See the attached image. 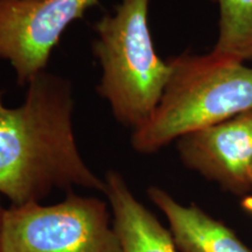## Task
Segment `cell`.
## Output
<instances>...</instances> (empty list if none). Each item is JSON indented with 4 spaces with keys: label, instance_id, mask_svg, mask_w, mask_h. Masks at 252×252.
<instances>
[{
    "label": "cell",
    "instance_id": "12",
    "mask_svg": "<svg viewBox=\"0 0 252 252\" xmlns=\"http://www.w3.org/2000/svg\"><path fill=\"white\" fill-rule=\"evenodd\" d=\"M250 184H251V189H252V165H251V171H250Z\"/></svg>",
    "mask_w": 252,
    "mask_h": 252
},
{
    "label": "cell",
    "instance_id": "2",
    "mask_svg": "<svg viewBox=\"0 0 252 252\" xmlns=\"http://www.w3.org/2000/svg\"><path fill=\"white\" fill-rule=\"evenodd\" d=\"M171 76L149 121L131 132L135 152L153 154L173 141L252 110V67L214 52L168 60Z\"/></svg>",
    "mask_w": 252,
    "mask_h": 252
},
{
    "label": "cell",
    "instance_id": "6",
    "mask_svg": "<svg viewBox=\"0 0 252 252\" xmlns=\"http://www.w3.org/2000/svg\"><path fill=\"white\" fill-rule=\"evenodd\" d=\"M182 163L235 195L251 190L252 110L176 141Z\"/></svg>",
    "mask_w": 252,
    "mask_h": 252
},
{
    "label": "cell",
    "instance_id": "9",
    "mask_svg": "<svg viewBox=\"0 0 252 252\" xmlns=\"http://www.w3.org/2000/svg\"><path fill=\"white\" fill-rule=\"evenodd\" d=\"M219 8V35L212 52L244 63L252 60V0H210Z\"/></svg>",
    "mask_w": 252,
    "mask_h": 252
},
{
    "label": "cell",
    "instance_id": "4",
    "mask_svg": "<svg viewBox=\"0 0 252 252\" xmlns=\"http://www.w3.org/2000/svg\"><path fill=\"white\" fill-rule=\"evenodd\" d=\"M1 252H122L104 201L69 191L53 206L5 209Z\"/></svg>",
    "mask_w": 252,
    "mask_h": 252
},
{
    "label": "cell",
    "instance_id": "8",
    "mask_svg": "<svg viewBox=\"0 0 252 252\" xmlns=\"http://www.w3.org/2000/svg\"><path fill=\"white\" fill-rule=\"evenodd\" d=\"M150 200L165 214L181 252H252L236 232L195 203L184 206L165 189L152 186Z\"/></svg>",
    "mask_w": 252,
    "mask_h": 252
},
{
    "label": "cell",
    "instance_id": "10",
    "mask_svg": "<svg viewBox=\"0 0 252 252\" xmlns=\"http://www.w3.org/2000/svg\"><path fill=\"white\" fill-rule=\"evenodd\" d=\"M241 204H242V207H243L248 213L252 214V195L245 196L243 200H242Z\"/></svg>",
    "mask_w": 252,
    "mask_h": 252
},
{
    "label": "cell",
    "instance_id": "5",
    "mask_svg": "<svg viewBox=\"0 0 252 252\" xmlns=\"http://www.w3.org/2000/svg\"><path fill=\"white\" fill-rule=\"evenodd\" d=\"M99 5L100 0H0V62L27 87L47 71L67 28Z\"/></svg>",
    "mask_w": 252,
    "mask_h": 252
},
{
    "label": "cell",
    "instance_id": "7",
    "mask_svg": "<svg viewBox=\"0 0 252 252\" xmlns=\"http://www.w3.org/2000/svg\"><path fill=\"white\" fill-rule=\"evenodd\" d=\"M104 184L122 252H178L172 232L134 197L121 173L106 172Z\"/></svg>",
    "mask_w": 252,
    "mask_h": 252
},
{
    "label": "cell",
    "instance_id": "1",
    "mask_svg": "<svg viewBox=\"0 0 252 252\" xmlns=\"http://www.w3.org/2000/svg\"><path fill=\"white\" fill-rule=\"evenodd\" d=\"M0 91V194L14 206L40 203L54 189L104 193L84 161L75 134L72 82L45 71L26 87L23 103L8 106Z\"/></svg>",
    "mask_w": 252,
    "mask_h": 252
},
{
    "label": "cell",
    "instance_id": "3",
    "mask_svg": "<svg viewBox=\"0 0 252 252\" xmlns=\"http://www.w3.org/2000/svg\"><path fill=\"white\" fill-rule=\"evenodd\" d=\"M93 54L100 76L96 93L115 121L137 130L149 121L171 76L150 28V0H119L94 24Z\"/></svg>",
    "mask_w": 252,
    "mask_h": 252
},
{
    "label": "cell",
    "instance_id": "11",
    "mask_svg": "<svg viewBox=\"0 0 252 252\" xmlns=\"http://www.w3.org/2000/svg\"><path fill=\"white\" fill-rule=\"evenodd\" d=\"M4 213H5V209L1 207V203H0V252H1V230H2V219H4Z\"/></svg>",
    "mask_w": 252,
    "mask_h": 252
}]
</instances>
